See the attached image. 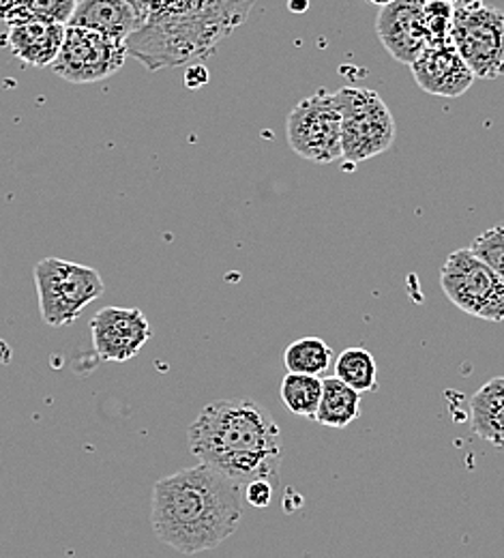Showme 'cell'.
<instances>
[{
  "mask_svg": "<svg viewBox=\"0 0 504 558\" xmlns=\"http://www.w3.org/2000/svg\"><path fill=\"white\" fill-rule=\"evenodd\" d=\"M243 513V486L207 464L161 477L152 488V533L187 557L216 550L236 533Z\"/></svg>",
  "mask_w": 504,
  "mask_h": 558,
  "instance_id": "obj_1",
  "label": "cell"
},
{
  "mask_svg": "<svg viewBox=\"0 0 504 558\" xmlns=\"http://www.w3.org/2000/svg\"><path fill=\"white\" fill-rule=\"evenodd\" d=\"M140 31L127 39V52L148 71L183 68L209 59L247 22L256 0H130Z\"/></svg>",
  "mask_w": 504,
  "mask_h": 558,
  "instance_id": "obj_2",
  "label": "cell"
},
{
  "mask_svg": "<svg viewBox=\"0 0 504 558\" xmlns=\"http://www.w3.org/2000/svg\"><path fill=\"white\" fill-rule=\"evenodd\" d=\"M189 451L200 464L241 484L275 482L282 471V429L269 409L249 400H216L187 429Z\"/></svg>",
  "mask_w": 504,
  "mask_h": 558,
  "instance_id": "obj_3",
  "label": "cell"
},
{
  "mask_svg": "<svg viewBox=\"0 0 504 558\" xmlns=\"http://www.w3.org/2000/svg\"><path fill=\"white\" fill-rule=\"evenodd\" d=\"M335 97L342 112V159L346 163L357 166L393 146L395 119L376 90L346 86Z\"/></svg>",
  "mask_w": 504,
  "mask_h": 558,
  "instance_id": "obj_4",
  "label": "cell"
},
{
  "mask_svg": "<svg viewBox=\"0 0 504 558\" xmlns=\"http://www.w3.org/2000/svg\"><path fill=\"white\" fill-rule=\"evenodd\" d=\"M448 41L479 80L504 75V11L492 4L457 2Z\"/></svg>",
  "mask_w": 504,
  "mask_h": 558,
  "instance_id": "obj_5",
  "label": "cell"
},
{
  "mask_svg": "<svg viewBox=\"0 0 504 558\" xmlns=\"http://www.w3.org/2000/svg\"><path fill=\"white\" fill-rule=\"evenodd\" d=\"M41 318L50 327L75 323L86 305L106 290L101 276L86 267L61 258H44L33 267Z\"/></svg>",
  "mask_w": 504,
  "mask_h": 558,
  "instance_id": "obj_6",
  "label": "cell"
},
{
  "mask_svg": "<svg viewBox=\"0 0 504 558\" xmlns=\"http://www.w3.org/2000/svg\"><path fill=\"white\" fill-rule=\"evenodd\" d=\"M444 296L464 314L490 323L504 320V281L470 247L455 250L440 269Z\"/></svg>",
  "mask_w": 504,
  "mask_h": 558,
  "instance_id": "obj_7",
  "label": "cell"
},
{
  "mask_svg": "<svg viewBox=\"0 0 504 558\" xmlns=\"http://www.w3.org/2000/svg\"><path fill=\"white\" fill-rule=\"evenodd\" d=\"M288 146L305 161L342 159V112L335 93H318L298 101L286 121Z\"/></svg>",
  "mask_w": 504,
  "mask_h": 558,
  "instance_id": "obj_8",
  "label": "cell"
},
{
  "mask_svg": "<svg viewBox=\"0 0 504 558\" xmlns=\"http://www.w3.org/2000/svg\"><path fill=\"white\" fill-rule=\"evenodd\" d=\"M127 57L130 52L123 41H114L88 28L67 26L52 71L72 84H90L114 75L125 65Z\"/></svg>",
  "mask_w": 504,
  "mask_h": 558,
  "instance_id": "obj_9",
  "label": "cell"
},
{
  "mask_svg": "<svg viewBox=\"0 0 504 558\" xmlns=\"http://www.w3.org/2000/svg\"><path fill=\"white\" fill-rule=\"evenodd\" d=\"M426 7V0H395L378 11V39L395 61L413 65L432 46Z\"/></svg>",
  "mask_w": 504,
  "mask_h": 558,
  "instance_id": "obj_10",
  "label": "cell"
},
{
  "mask_svg": "<svg viewBox=\"0 0 504 558\" xmlns=\"http://www.w3.org/2000/svg\"><path fill=\"white\" fill-rule=\"evenodd\" d=\"M93 347L103 361H130L150 340V325L138 307H103L90 320Z\"/></svg>",
  "mask_w": 504,
  "mask_h": 558,
  "instance_id": "obj_11",
  "label": "cell"
},
{
  "mask_svg": "<svg viewBox=\"0 0 504 558\" xmlns=\"http://www.w3.org/2000/svg\"><path fill=\"white\" fill-rule=\"evenodd\" d=\"M410 70L419 88L435 97H459L477 80L451 41L432 44Z\"/></svg>",
  "mask_w": 504,
  "mask_h": 558,
  "instance_id": "obj_12",
  "label": "cell"
},
{
  "mask_svg": "<svg viewBox=\"0 0 504 558\" xmlns=\"http://www.w3.org/2000/svg\"><path fill=\"white\" fill-rule=\"evenodd\" d=\"M65 28L61 24H48L39 20H28L15 26H9L2 35V46L28 68H52L57 61Z\"/></svg>",
  "mask_w": 504,
  "mask_h": 558,
  "instance_id": "obj_13",
  "label": "cell"
},
{
  "mask_svg": "<svg viewBox=\"0 0 504 558\" xmlns=\"http://www.w3.org/2000/svg\"><path fill=\"white\" fill-rule=\"evenodd\" d=\"M67 26L88 28L127 44L140 31L143 17L130 0H77Z\"/></svg>",
  "mask_w": 504,
  "mask_h": 558,
  "instance_id": "obj_14",
  "label": "cell"
},
{
  "mask_svg": "<svg viewBox=\"0 0 504 558\" xmlns=\"http://www.w3.org/2000/svg\"><path fill=\"white\" fill-rule=\"evenodd\" d=\"M470 429L481 440L504 449V376L488 380L470 398Z\"/></svg>",
  "mask_w": 504,
  "mask_h": 558,
  "instance_id": "obj_15",
  "label": "cell"
},
{
  "mask_svg": "<svg viewBox=\"0 0 504 558\" xmlns=\"http://www.w3.org/2000/svg\"><path fill=\"white\" fill-rule=\"evenodd\" d=\"M360 415V393L344 385L340 378L322 380V398L314 421L324 427H348Z\"/></svg>",
  "mask_w": 504,
  "mask_h": 558,
  "instance_id": "obj_16",
  "label": "cell"
},
{
  "mask_svg": "<svg viewBox=\"0 0 504 558\" xmlns=\"http://www.w3.org/2000/svg\"><path fill=\"white\" fill-rule=\"evenodd\" d=\"M333 350L331 347L314 336H305L292 342L284 352V363L290 374H305L320 378L327 369H331Z\"/></svg>",
  "mask_w": 504,
  "mask_h": 558,
  "instance_id": "obj_17",
  "label": "cell"
},
{
  "mask_svg": "<svg viewBox=\"0 0 504 558\" xmlns=\"http://www.w3.org/2000/svg\"><path fill=\"white\" fill-rule=\"evenodd\" d=\"M335 378H340L357 393H373L378 391L376 359L369 350L346 349L335 361Z\"/></svg>",
  "mask_w": 504,
  "mask_h": 558,
  "instance_id": "obj_18",
  "label": "cell"
},
{
  "mask_svg": "<svg viewBox=\"0 0 504 558\" xmlns=\"http://www.w3.org/2000/svg\"><path fill=\"white\" fill-rule=\"evenodd\" d=\"M280 396L284 407L296 417L314 421L320 398H322V380L305 374H286L280 387Z\"/></svg>",
  "mask_w": 504,
  "mask_h": 558,
  "instance_id": "obj_19",
  "label": "cell"
},
{
  "mask_svg": "<svg viewBox=\"0 0 504 558\" xmlns=\"http://www.w3.org/2000/svg\"><path fill=\"white\" fill-rule=\"evenodd\" d=\"M470 252L477 258H481L504 281V226H494V228L481 232L472 241Z\"/></svg>",
  "mask_w": 504,
  "mask_h": 558,
  "instance_id": "obj_20",
  "label": "cell"
},
{
  "mask_svg": "<svg viewBox=\"0 0 504 558\" xmlns=\"http://www.w3.org/2000/svg\"><path fill=\"white\" fill-rule=\"evenodd\" d=\"M30 20L67 26L77 0H22Z\"/></svg>",
  "mask_w": 504,
  "mask_h": 558,
  "instance_id": "obj_21",
  "label": "cell"
},
{
  "mask_svg": "<svg viewBox=\"0 0 504 558\" xmlns=\"http://www.w3.org/2000/svg\"><path fill=\"white\" fill-rule=\"evenodd\" d=\"M243 496L249 507L265 509L273 500V486H271V482H251L243 488Z\"/></svg>",
  "mask_w": 504,
  "mask_h": 558,
  "instance_id": "obj_22",
  "label": "cell"
},
{
  "mask_svg": "<svg viewBox=\"0 0 504 558\" xmlns=\"http://www.w3.org/2000/svg\"><path fill=\"white\" fill-rule=\"evenodd\" d=\"M28 13L22 4V0H0V22L9 28L22 22H28Z\"/></svg>",
  "mask_w": 504,
  "mask_h": 558,
  "instance_id": "obj_23",
  "label": "cell"
},
{
  "mask_svg": "<svg viewBox=\"0 0 504 558\" xmlns=\"http://www.w3.org/2000/svg\"><path fill=\"white\" fill-rule=\"evenodd\" d=\"M296 4H300V11H305V9H307V0H290L292 11H296Z\"/></svg>",
  "mask_w": 504,
  "mask_h": 558,
  "instance_id": "obj_24",
  "label": "cell"
},
{
  "mask_svg": "<svg viewBox=\"0 0 504 558\" xmlns=\"http://www.w3.org/2000/svg\"><path fill=\"white\" fill-rule=\"evenodd\" d=\"M369 2H373L376 7H380V9H382V7H389V4H391V2H395V0H369Z\"/></svg>",
  "mask_w": 504,
  "mask_h": 558,
  "instance_id": "obj_25",
  "label": "cell"
}]
</instances>
